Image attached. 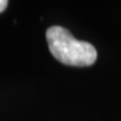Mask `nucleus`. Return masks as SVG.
Wrapping results in <instances>:
<instances>
[{"label":"nucleus","mask_w":121,"mask_h":121,"mask_svg":"<svg viewBox=\"0 0 121 121\" xmlns=\"http://www.w3.org/2000/svg\"><path fill=\"white\" fill-rule=\"evenodd\" d=\"M49 52L57 60L71 66H90L96 60L98 53L92 44L78 40L62 26L46 30Z\"/></svg>","instance_id":"1"},{"label":"nucleus","mask_w":121,"mask_h":121,"mask_svg":"<svg viewBox=\"0 0 121 121\" xmlns=\"http://www.w3.org/2000/svg\"><path fill=\"white\" fill-rule=\"evenodd\" d=\"M8 6V1L7 0H0V13H2L4 9Z\"/></svg>","instance_id":"2"}]
</instances>
